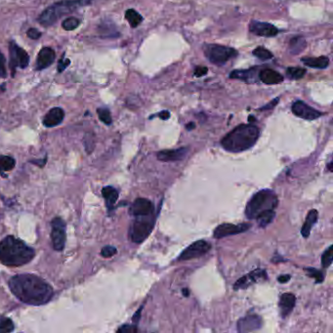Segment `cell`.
Instances as JSON below:
<instances>
[{
  "label": "cell",
  "instance_id": "49",
  "mask_svg": "<svg viewBox=\"0 0 333 333\" xmlns=\"http://www.w3.org/2000/svg\"><path fill=\"white\" fill-rule=\"evenodd\" d=\"M186 128H187L189 131H191V130H193V129L195 128V124L193 123H188V124L186 125Z\"/></svg>",
  "mask_w": 333,
  "mask_h": 333
},
{
  "label": "cell",
  "instance_id": "3",
  "mask_svg": "<svg viewBox=\"0 0 333 333\" xmlns=\"http://www.w3.org/2000/svg\"><path fill=\"white\" fill-rule=\"evenodd\" d=\"M259 128L251 123L241 124L230 131L221 140V146L230 153H242L252 148L259 139Z\"/></svg>",
  "mask_w": 333,
  "mask_h": 333
},
{
  "label": "cell",
  "instance_id": "40",
  "mask_svg": "<svg viewBox=\"0 0 333 333\" xmlns=\"http://www.w3.org/2000/svg\"><path fill=\"white\" fill-rule=\"evenodd\" d=\"M137 331L138 328L136 325H129V324H124L118 329V332L120 333H135Z\"/></svg>",
  "mask_w": 333,
  "mask_h": 333
},
{
  "label": "cell",
  "instance_id": "22",
  "mask_svg": "<svg viewBox=\"0 0 333 333\" xmlns=\"http://www.w3.org/2000/svg\"><path fill=\"white\" fill-rule=\"evenodd\" d=\"M301 63L312 69L325 70L328 68L330 61H329V58L326 56H319L316 58L303 57V58H301Z\"/></svg>",
  "mask_w": 333,
  "mask_h": 333
},
{
  "label": "cell",
  "instance_id": "35",
  "mask_svg": "<svg viewBox=\"0 0 333 333\" xmlns=\"http://www.w3.org/2000/svg\"><path fill=\"white\" fill-rule=\"evenodd\" d=\"M97 114H98V117H99V119L102 123H105L106 125H110L113 123L112 115H110V112H109L108 108L99 107L97 109Z\"/></svg>",
  "mask_w": 333,
  "mask_h": 333
},
{
  "label": "cell",
  "instance_id": "27",
  "mask_svg": "<svg viewBox=\"0 0 333 333\" xmlns=\"http://www.w3.org/2000/svg\"><path fill=\"white\" fill-rule=\"evenodd\" d=\"M307 47V42L305 38L301 35L292 37L289 41V51L292 55H299L303 52Z\"/></svg>",
  "mask_w": 333,
  "mask_h": 333
},
{
  "label": "cell",
  "instance_id": "13",
  "mask_svg": "<svg viewBox=\"0 0 333 333\" xmlns=\"http://www.w3.org/2000/svg\"><path fill=\"white\" fill-rule=\"evenodd\" d=\"M248 30L252 35L262 37H274L280 33V30L275 25L256 20L250 22Z\"/></svg>",
  "mask_w": 333,
  "mask_h": 333
},
{
  "label": "cell",
  "instance_id": "23",
  "mask_svg": "<svg viewBox=\"0 0 333 333\" xmlns=\"http://www.w3.org/2000/svg\"><path fill=\"white\" fill-rule=\"evenodd\" d=\"M98 34L102 38H117V37L121 36V34L118 31L116 25L108 20L103 21L99 25Z\"/></svg>",
  "mask_w": 333,
  "mask_h": 333
},
{
  "label": "cell",
  "instance_id": "32",
  "mask_svg": "<svg viewBox=\"0 0 333 333\" xmlns=\"http://www.w3.org/2000/svg\"><path fill=\"white\" fill-rule=\"evenodd\" d=\"M252 55L261 61H269L274 58V54L263 46H258L252 51Z\"/></svg>",
  "mask_w": 333,
  "mask_h": 333
},
{
  "label": "cell",
  "instance_id": "45",
  "mask_svg": "<svg viewBox=\"0 0 333 333\" xmlns=\"http://www.w3.org/2000/svg\"><path fill=\"white\" fill-rule=\"evenodd\" d=\"M279 102H280V97L275 98L273 101L269 102L267 105H263L262 107H260L259 110H269V109H272V108H274L276 105L279 104Z\"/></svg>",
  "mask_w": 333,
  "mask_h": 333
},
{
  "label": "cell",
  "instance_id": "31",
  "mask_svg": "<svg viewBox=\"0 0 333 333\" xmlns=\"http://www.w3.org/2000/svg\"><path fill=\"white\" fill-rule=\"evenodd\" d=\"M16 165L15 159L9 156H3L0 158V173L11 171Z\"/></svg>",
  "mask_w": 333,
  "mask_h": 333
},
{
  "label": "cell",
  "instance_id": "25",
  "mask_svg": "<svg viewBox=\"0 0 333 333\" xmlns=\"http://www.w3.org/2000/svg\"><path fill=\"white\" fill-rule=\"evenodd\" d=\"M102 195L105 198V205H106L107 210H113L115 207V204L117 203V201L119 199V195H120L119 191L112 186H106L102 190Z\"/></svg>",
  "mask_w": 333,
  "mask_h": 333
},
{
  "label": "cell",
  "instance_id": "26",
  "mask_svg": "<svg viewBox=\"0 0 333 333\" xmlns=\"http://www.w3.org/2000/svg\"><path fill=\"white\" fill-rule=\"evenodd\" d=\"M317 219H318V212H317V210L312 209V210L309 211V213L307 215V218H306V221H305L303 227L301 228V235L305 239L309 238L312 229L314 228V226L316 225V223L317 222Z\"/></svg>",
  "mask_w": 333,
  "mask_h": 333
},
{
  "label": "cell",
  "instance_id": "6",
  "mask_svg": "<svg viewBox=\"0 0 333 333\" xmlns=\"http://www.w3.org/2000/svg\"><path fill=\"white\" fill-rule=\"evenodd\" d=\"M155 221V213L144 216H136V219L133 221L129 230L131 241L135 244H141L145 242L153 232Z\"/></svg>",
  "mask_w": 333,
  "mask_h": 333
},
{
  "label": "cell",
  "instance_id": "33",
  "mask_svg": "<svg viewBox=\"0 0 333 333\" xmlns=\"http://www.w3.org/2000/svg\"><path fill=\"white\" fill-rule=\"evenodd\" d=\"M15 329L14 322L6 316L0 317V333H10Z\"/></svg>",
  "mask_w": 333,
  "mask_h": 333
},
{
  "label": "cell",
  "instance_id": "8",
  "mask_svg": "<svg viewBox=\"0 0 333 333\" xmlns=\"http://www.w3.org/2000/svg\"><path fill=\"white\" fill-rule=\"evenodd\" d=\"M10 61L9 66L12 71V75H15L17 69H26L30 64V56L28 52L20 47L15 41L9 43Z\"/></svg>",
  "mask_w": 333,
  "mask_h": 333
},
{
  "label": "cell",
  "instance_id": "20",
  "mask_svg": "<svg viewBox=\"0 0 333 333\" xmlns=\"http://www.w3.org/2000/svg\"><path fill=\"white\" fill-rule=\"evenodd\" d=\"M259 80L267 85H275L281 83L284 80V76L277 70L273 69H262L259 70Z\"/></svg>",
  "mask_w": 333,
  "mask_h": 333
},
{
  "label": "cell",
  "instance_id": "1",
  "mask_svg": "<svg viewBox=\"0 0 333 333\" xmlns=\"http://www.w3.org/2000/svg\"><path fill=\"white\" fill-rule=\"evenodd\" d=\"M8 285L15 297L33 306L48 303L54 294L52 286L48 282L32 274L14 276L9 280Z\"/></svg>",
  "mask_w": 333,
  "mask_h": 333
},
{
  "label": "cell",
  "instance_id": "21",
  "mask_svg": "<svg viewBox=\"0 0 333 333\" xmlns=\"http://www.w3.org/2000/svg\"><path fill=\"white\" fill-rule=\"evenodd\" d=\"M65 119V112L62 107L56 106L51 108L43 119V124L45 127H55L63 123Z\"/></svg>",
  "mask_w": 333,
  "mask_h": 333
},
{
  "label": "cell",
  "instance_id": "28",
  "mask_svg": "<svg viewBox=\"0 0 333 333\" xmlns=\"http://www.w3.org/2000/svg\"><path fill=\"white\" fill-rule=\"evenodd\" d=\"M125 19L129 23L130 27L133 28V29L139 27L144 21V18L141 15L140 13L137 12L133 8H130L125 12Z\"/></svg>",
  "mask_w": 333,
  "mask_h": 333
},
{
  "label": "cell",
  "instance_id": "42",
  "mask_svg": "<svg viewBox=\"0 0 333 333\" xmlns=\"http://www.w3.org/2000/svg\"><path fill=\"white\" fill-rule=\"evenodd\" d=\"M70 59L68 58H62L60 61H59V64H58V71L59 72H62L64 70H66L69 66H70Z\"/></svg>",
  "mask_w": 333,
  "mask_h": 333
},
{
  "label": "cell",
  "instance_id": "14",
  "mask_svg": "<svg viewBox=\"0 0 333 333\" xmlns=\"http://www.w3.org/2000/svg\"><path fill=\"white\" fill-rule=\"evenodd\" d=\"M267 280V273L263 269H256L249 273L248 275H246L245 277L239 279L237 282L234 285L235 290L239 289H244L248 286H250L253 283H257L260 281H266Z\"/></svg>",
  "mask_w": 333,
  "mask_h": 333
},
{
  "label": "cell",
  "instance_id": "38",
  "mask_svg": "<svg viewBox=\"0 0 333 333\" xmlns=\"http://www.w3.org/2000/svg\"><path fill=\"white\" fill-rule=\"evenodd\" d=\"M117 252H118V249L115 246H106L103 247V249L101 250V255L104 258H110L115 254H117Z\"/></svg>",
  "mask_w": 333,
  "mask_h": 333
},
{
  "label": "cell",
  "instance_id": "10",
  "mask_svg": "<svg viewBox=\"0 0 333 333\" xmlns=\"http://www.w3.org/2000/svg\"><path fill=\"white\" fill-rule=\"evenodd\" d=\"M211 249V245L206 241L199 240L188 246L178 257V261H188L206 254Z\"/></svg>",
  "mask_w": 333,
  "mask_h": 333
},
{
  "label": "cell",
  "instance_id": "2",
  "mask_svg": "<svg viewBox=\"0 0 333 333\" xmlns=\"http://www.w3.org/2000/svg\"><path fill=\"white\" fill-rule=\"evenodd\" d=\"M34 248L13 236L0 242V262L9 267H19L31 262L35 257Z\"/></svg>",
  "mask_w": 333,
  "mask_h": 333
},
{
  "label": "cell",
  "instance_id": "17",
  "mask_svg": "<svg viewBox=\"0 0 333 333\" xmlns=\"http://www.w3.org/2000/svg\"><path fill=\"white\" fill-rule=\"evenodd\" d=\"M262 327V319L259 316L252 315L241 318L238 321V331L240 332H251L258 330Z\"/></svg>",
  "mask_w": 333,
  "mask_h": 333
},
{
  "label": "cell",
  "instance_id": "50",
  "mask_svg": "<svg viewBox=\"0 0 333 333\" xmlns=\"http://www.w3.org/2000/svg\"><path fill=\"white\" fill-rule=\"evenodd\" d=\"M182 292H183V295H184V296H186V297L189 296V290H188V289H183Z\"/></svg>",
  "mask_w": 333,
  "mask_h": 333
},
{
  "label": "cell",
  "instance_id": "29",
  "mask_svg": "<svg viewBox=\"0 0 333 333\" xmlns=\"http://www.w3.org/2000/svg\"><path fill=\"white\" fill-rule=\"evenodd\" d=\"M276 217V212L274 209H269V210H265L263 212H261L255 219L258 223V225L261 227V228H265L267 227L268 225H270L274 219Z\"/></svg>",
  "mask_w": 333,
  "mask_h": 333
},
{
  "label": "cell",
  "instance_id": "30",
  "mask_svg": "<svg viewBox=\"0 0 333 333\" xmlns=\"http://www.w3.org/2000/svg\"><path fill=\"white\" fill-rule=\"evenodd\" d=\"M286 76L289 78V79H292V80H299V79H302L307 70L304 68H299V67H289L287 68L286 70Z\"/></svg>",
  "mask_w": 333,
  "mask_h": 333
},
{
  "label": "cell",
  "instance_id": "16",
  "mask_svg": "<svg viewBox=\"0 0 333 333\" xmlns=\"http://www.w3.org/2000/svg\"><path fill=\"white\" fill-rule=\"evenodd\" d=\"M155 212V206L154 203L148 199L139 197L137 198L131 205L129 213L132 216H144V215H150Z\"/></svg>",
  "mask_w": 333,
  "mask_h": 333
},
{
  "label": "cell",
  "instance_id": "48",
  "mask_svg": "<svg viewBox=\"0 0 333 333\" xmlns=\"http://www.w3.org/2000/svg\"><path fill=\"white\" fill-rule=\"evenodd\" d=\"M142 310H143V306L141 307L140 309L135 313V315L133 316V321L135 322H138L139 319H140L141 313H142Z\"/></svg>",
  "mask_w": 333,
  "mask_h": 333
},
{
  "label": "cell",
  "instance_id": "37",
  "mask_svg": "<svg viewBox=\"0 0 333 333\" xmlns=\"http://www.w3.org/2000/svg\"><path fill=\"white\" fill-rule=\"evenodd\" d=\"M333 257V246H330L323 253L321 256V266L323 268H328L332 263Z\"/></svg>",
  "mask_w": 333,
  "mask_h": 333
},
{
  "label": "cell",
  "instance_id": "12",
  "mask_svg": "<svg viewBox=\"0 0 333 333\" xmlns=\"http://www.w3.org/2000/svg\"><path fill=\"white\" fill-rule=\"evenodd\" d=\"M250 228H251V225L246 224V223H242L239 225L231 224V223H223L214 230L213 237L217 240H220V239L227 238L230 236H235V235L246 233V231H248Z\"/></svg>",
  "mask_w": 333,
  "mask_h": 333
},
{
  "label": "cell",
  "instance_id": "5",
  "mask_svg": "<svg viewBox=\"0 0 333 333\" xmlns=\"http://www.w3.org/2000/svg\"><path fill=\"white\" fill-rule=\"evenodd\" d=\"M279 204L277 194L271 190H261L255 193L247 202L246 216L247 219H255L261 212L275 209Z\"/></svg>",
  "mask_w": 333,
  "mask_h": 333
},
{
  "label": "cell",
  "instance_id": "18",
  "mask_svg": "<svg viewBox=\"0 0 333 333\" xmlns=\"http://www.w3.org/2000/svg\"><path fill=\"white\" fill-rule=\"evenodd\" d=\"M56 53L50 47H43L37 55L36 59V70H42L47 69L54 63Z\"/></svg>",
  "mask_w": 333,
  "mask_h": 333
},
{
  "label": "cell",
  "instance_id": "51",
  "mask_svg": "<svg viewBox=\"0 0 333 333\" xmlns=\"http://www.w3.org/2000/svg\"><path fill=\"white\" fill-rule=\"evenodd\" d=\"M328 170L331 172L332 171V161H330L329 163H328Z\"/></svg>",
  "mask_w": 333,
  "mask_h": 333
},
{
  "label": "cell",
  "instance_id": "11",
  "mask_svg": "<svg viewBox=\"0 0 333 333\" xmlns=\"http://www.w3.org/2000/svg\"><path fill=\"white\" fill-rule=\"evenodd\" d=\"M291 110L294 116L305 121H315L320 118L323 114L311 105H307L304 101L297 100L291 105Z\"/></svg>",
  "mask_w": 333,
  "mask_h": 333
},
{
  "label": "cell",
  "instance_id": "41",
  "mask_svg": "<svg viewBox=\"0 0 333 333\" xmlns=\"http://www.w3.org/2000/svg\"><path fill=\"white\" fill-rule=\"evenodd\" d=\"M84 145H85V150L87 152L88 154L92 153L93 149H94V146H95V143H94V138L93 137H90L89 134H87L85 136V139H84Z\"/></svg>",
  "mask_w": 333,
  "mask_h": 333
},
{
  "label": "cell",
  "instance_id": "24",
  "mask_svg": "<svg viewBox=\"0 0 333 333\" xmlns=\"http://www.w3.org/2000/svg\"><path fill=\"white\" fill-rule=\"evenodd\" d=\"M296 304V297L292 293H283L280 300V308L282 317L288 316Z\"/></svg>",
  "mask_w": 333,
  "mask_h": 333
},
{
  "label": "cell",
  "instance_id": "44",
  "mask_svg": "<svg viewBox=\"0 0 333 333\" xmlns=\"http://www.w3.org/2000/svg\"><path fill=\"white\" fill-rule=\"evenodd\" d=\"M27 35H28L31 39L36 40V39L40 38L41 33H40L37 29H35V28H31V29L27 32Z\"/></svg>",
  "mask_w": 333,
  "mask_h": 333
},
{
  "label": "cell",
  "instance_id": "43",
  "mask_svg": "<svg viewBox=\"0 0 333 333\" xmlns=\"http://www.w3.org/2000/svg\"><path fill=\"white\" fill-rule=\"evenodd\" d=\"M207 72H208V68L202 67V66H198V67H196L194 69L193 74L196 77H201V76H204L205 74H207Z\"/></svg>",
  "mask_w": 333,
  "mask_h": 333
},
{
  "label": "cell",
  "instance_id": "36",
  "mask_svg": "<svg viewBox=\"0 0 333 333\" xmlns=\"http://www.w3.org/2000/svg\"><path fill=\"white\" fill-rule=\"evenodd\" d=\"M305 272L306 274L310 277L315 279L316 283H321L323 280H324V275L322 272H320L319 270L315 269V268H305Z\"/></svg>",
  "mask_w": 333,
  "mask_h": 333
},
{
  "label": "cell",
  "instance_id": "34",
  "mask_svg": "<svg viewBox=\"0 0 333 333\" xmlns=\"http://www.w3.org/2000/svg\"><path fill=\"white\" fill-rule=\"evenodd\" d=\"M79 24H80V21L77 18L69 17L63 21L62 27L65 31L70 32V31H74L75 29H77Z\"/></svg>",
  "mask_w": 333,
  "mask_h": 333
},
{
  "label": "cell",
  "instance_id": "4",
  "mask_svg": "<svg viewBox=\"0 0 333 333\" xmlns=\"http://www.w3.org/2000/svg\"><path fill=\"white\" fill-rule=\"evenodd\" d=\"M93 0H60L47 7L38 17L43 27H51L64 16L71 14L77 9L92 4Z\"/></svg>",
  "mask_w": 333,
  "mask_h": 333
},
{
  "label": "cell",
  "instance_id": "7",
  "mask_svg": "<svg viewBox=\"0 0 333 333\" xmlns=\"http://www.w3.org/2000/svg\"><path fill=\"white\" fill-rule=\"evenodd\" d=\"M202 50L206 59L211 64L216 66H223L231 59L238 56L239 52L232 47L215 44V43H206L203 45Z\"/></svg>",
  "mask_w": 333,
  "mask_h": 333
},
{
  "label": "cell",
  "instance_id": "9",
  "mask_svg": "<svg viewBox=\"0 0 333 333\" xmlns=\"http://www.w3.org/2000/svg\"><path fill=\"white\" fill-rule=\"evenodd\" d=\"M51 241L53 248L56 251H62L65 248L67 233L66 223L60 217H55L51 222Z\"/></svg>",
  "mask_w": 333,
  "mask_h": 333
},
{
  "label": "cell",
  "instance_id": "46",
  "mask_svg": "<svg viewBox=\"0 0 333 333\" xmlns=\"http://www.w3.org/2000/svg\"><path fill=\"white\" fill-rule=\"evenodd\" d=\"M154 117H158L159 119H161L163 121H167L170 118V113L168 110H162L161 113H159L158 115L154 116Z\"/></svg>",
  "mask_w": 333,
  "mask_h": 333
},
{
  "label": "cell",
  "instance_id": "39",
  "mask_svg": "<svg viewBox=\"0 0 333 333\" xmlns=\"http://www.w3.org/2000/svg\"><path fill=\"white\" fill-rule=\"evenodd\" d=\"M7 76V70H6V59L4 55L0 51V77L5 78Z\"/></svg>",
  "mask_w": 333,
  "mask_h": 333
},
{
  "label": "cell",
  "instance_id": "19",
  "mask_svg": "<svg viewBox=\"0 0 333 333\" xmlns=\"http://www.w3.org/2000/svg\"><path fill=\"white\" fill-rule=\"evenodd\" d=\"M189 152L188 148H179L175 150H164L157 154V158L160 161H180L186 158Z\"/></svg>",
  "mask_w": 333,
  "mask_h": 333
},
{
  "label": "cell",
  "instance_id": "15",
  "mask_svg": "<svg viewBox=\"0 0 333 333\" xmlns=\"http://www.w3.org/2000/svg\"><path fill=\"white\" fill-rule=\"evenodd\" d=\"M259 70L258 67L250 68L247 70H234L230 72L229 77L231 79H239L248 84H252L259 80Z\"/></svg>",
  "mask_w": 333,
  "mask_h": 333
},
{
  "label": "cell",
  "instance_id": "47",
  "mask_svg": "<svg viewBox=\"0 0 333 333\" xmlns=\"http://www.w3.org/2000/svg\"><path fill=\"white\" fill-rule=\"evenodd\" d=\"M290 278L291 277L289 275H281V276H280L278 278V281H279V282H281V283H285V282L290 281Z\"/></svg>",
  "mask_w": 333,
  "mask_h": 333
}]
</instances>
